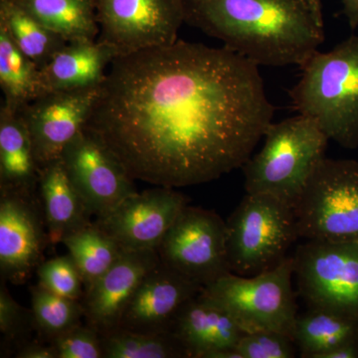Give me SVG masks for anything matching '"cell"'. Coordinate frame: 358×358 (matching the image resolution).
<instances>
[{
	"mask_svg": "<svg viewBox=\"0 0 358 358\" xmlns=\"http://www.w3.org/2000/svg\"><path fill=\"white\" fill-rule=\"evenodd\" d=\"M274 112L255 63L178 40L115 58L85 129L134 179L185 187L243 167Z\"/></svg>",
	"mask_w": 358,
	"mask_h": 358,
	"instance_id": "obj_1",
	"label": "cell"
},
{
	"mask_svg": "<svg viewBox=\"0 0 358 358\" xmlns=\"http://www.w3.org/2000/svg\"><path fill=\"white\" fill-rule=\"evenodd\" d=\"M186 24L266 67L301 66L324 40L305 0H178Z\"/></svg>",
	"mask_w": 358,
	"mask_h": 358,
	"instance_id": "obj_2",
	"label": "cell"
},
{
	"mask_svg": "<svg viewBox=\"0 0 358 358\" xmlns=\"http://www.w3.org/2000/svg\"><path fill=\"white\" fill-rule=\"evenodd\" d=\"M289 90L299 114L312 117L329 140L348 150L358 148V37L327 52L315 51L301 66Z\"/></svg>",
	"mask_w": 358,
	"mask_h": 358,
	"instance_id": "obj_3",
	"label": "cell"
},
{
	"mask_svg": "<svg viewBox=\"0 0 358 358\" xmlns=\"http://www.w3.org/2000/svg\"><path fill=\"white\" fill-rule=\"evenodd\" d=\"M262 150L242 167L245 190L296 206L310 176L326 157L329 138L312 117L299 114L271 122Z\"/></svg>",
	"mask_w": 358,
	"mask_h": 358,
	"instance_id": "obj_4",
	"label": "cell"
},
{
	"mask_svg": "<svg viewBox=\"0 0 358 358\" xmlns=\"http://www.w3.org/2000/svg\"><path fill=\"white\" fill-rule=\"evenodd\" d=\"M293 275V257H286L275 267L251 277L229 273L202 293L225 308L244 334L275 331L294 339L299 315Z\"/></svg>",
	"mask_w": 358,
	"mask_h": 358,
	"instance_id": "obj_5",
	"label": "cell"
},
{
	"mask_svg": "<svg viewBox=\"0 0 358 358\" xmlns=\"http://www.w3.org/2000/svg\"><path fill=\"white\" fill-rule=\"evenodd\" d=\"M294 208L268 194L246 193L226 222V245L231 273L255 275L286 258L296 241Z\"/></svg>",
	"mask_w": 358,
	"mask_h": 358,
	"instance_id": "obj_6",
	"label": "cell"
},
{
	"mask_svg": "<svg viewBox=\"0 0 358 358\" xmlns=\"http://www.w3.org/2000/svg\"><path fill=\"white\" fill-rule=\"evenodd\" d=\"M296 234L358 243V162L324 157L294 207Z\"/></svg>",
	"mask_w": 358,
	"mask_h": 358,
	"instance_id": "obj_7",
	"label": "cell"
},
{
	"mask_svg": "<svg viewBox=\"0 0 358 358\" xmlns=\"http://www.w3.org/2000/svg\"><path fill=\"white\" fill-rule=\"evenodd\" d=\"M293 259L299 293L308 308L358 324V243L308 240Z\"/></svg>",
	"mask_w": 358,
	"mask_h": 358,
	"instance_id": "obj_8",
	"label": "cell"
},
{
	"mask_svg": "<svg viewBox=\"0 0 358 358\" xmlns=\"http://www.w3.org/2000/svg\"><path fill=\"white\" fill-rule=\"evenodd\" d=\"M157 251L164 265L202 288L231 273L226 222L213 211L185 206Z\"/></svg>",
	"mask_w": 358,
	"mask_h": 358,
	"instance_id": "obj_9",
	"label": "cell"
},
{
	"mask_svg": "<svg viewBox=\"0 0 358 358\" xmlns=\"http://www.w3.org/2000/svg\"><path fill=\"white\" fill-rule=\"evenodd\" d=\"M99 40L119 56L178 41L185 23L178 0H96Z\"/></svg>",
	"mask_w": 358,
	"mask_h": 358,
	"instance_id": "obj_10",
	"label": "cell"
},
{
	"mask_svg": "<svg viewBox=\"0 0 358 358\" xmlns=\"http://www.w3.org/2000/svg\"><path fill=\"white\" fill-rule=\"evenodd\" d=\"M61 160L96 218L107 215L136 193L134 179L102 138L84 129L66 145Z\"/></svg>",
	"mask_w": 358,
	"mask_h": 358,
	"instance_id": "obj_11",
	"label": "cell"
},
{
	"mask_svg": "<svg viewBox=\"0 0 358 358\" xmlns=\"http://www.w3.org/2000/svg\"><path fill=\"white\" fill-rule=\"evenodd\" d=\"M48 230L39 192L0 190V274L24 284L44 262Z\"/></svg>",
	"mask_w": 358,
	"mask_h": 358,
	"instance_id": "obj_12",
	"label": "cell"
},
{
	"mask_svg": "<svg viewBox=\"0 0 358 358\" xmlns=\"http://www.w3.org/2000/svg\"><path fill=\"white\" fill-rule=\"evenodd\" d=\"M187 201L173 188L157 186L134 193L94 222L124 251L157 250Z\"/></svg>",
	"mask_w": 358,
	"mask_h": 358,
	"instance_id": "obj_13",
	"label": "cell"
},
{
	"mask_svg": "<svg viewBox=\"0 0 358 358\" xmlns=\"http://www.w3.org/2000/svg\"><path fill=\"white\" fill-rule=\"evenodd\" d=\"M101 86L50 92L21 109L40 169L60 159L66 145L83 131Z\"/></svg>",
	"mask_w": 358,
	"mask_h": 358,
	"instance_id": "obj_14",
	"label": "cell"
},
{
	"mask_svg": "<svg viewBox=\"0 0 358 358\" xmlns=\"http://www.w3.org/2000/svg\"><path fill=\"white\" fill-rule=\"evenodd\" d=\"M159 263L157 250L122 252L117 262L85 291L82 305L86 324L102 336L119 329L141 282Z\"/></svg>",
	"mask_w": 358,
	"mask_h": 358,
	"instance_id": "obj_15",
	"label": "cell"
},
{
	"mask_svg": "<svg viewBox=\"0 0 358 358\" xmlns=\"http://www.w3.org/2000/svg\"><path fill=\"white\" fill-rule=\"evenodd\" d=\"M202 289L160 261L141 282L117 329L143 333L173 331L179 310Z\"/></svg>",
	"mask_w": 358,
	"mask_h": 358,
	"instance_id": "obj_16",
	"label": "cell"
},
{
	"mask_svg": "<svg viewBox=\"0 0 358 358\" xmlns=\"http://www.w3.org/2000/svg\"><path fill=\"white\" fill-rule=\"evenodd\" d=\"M173 331L192 358L235 350L244 334L232 315L202 291L179 310Z\"/></svg>",
	"mask_w": 358,
	"mask_h": 358,
	"instance_id": "obj_17",
	"label": "cell"
},
{
	"mask_svg": "<svg viewBox=\"0 0 358 358\" xmlns=\"http://www.w3.org/2000/svg\"><path fill=\"white\" fill-rule=\"evenodd\" d=\"M117 57L114 47L100 40L68 42L40 69L44 94L101 86Z\"/></svg>",
	"mask_w": 358,
	"mask_h": 358,
	"instance_id": "obj_18",
	"label": "cell"
},
{
	"mask_svg": "<svg viewBox=\"0 0 358 358\" xmlns=\"http://www.w3.org/2000/svg\"><path fill=\"white\" fill-rule=\"evenodd\" d=\"M40 169L22 110L0 107V190L38 192Z\"/></svg>",
	"mask_w": 358,
	"mask_h": 358,
	"instance_id": "obj_19",
	"label": "cell"
},
{
	"mask_svg": "<svg viewBox=\"0 0 358 358\" xmlns=\"http://www.w3.org/2000/svg\"><path fill=\"white\" fill-rule=\"evenodd\" d=\"M38 192L50 244L63 240L93 222L86 202L66 173L61 157L42 167Z\"/></svg>",
	"mask_w": 358,
	"mask_h": 358,
	"instance_id": "obj_20",
	"label": "cell"
},
{
	"mask_svg": "<svg viewBox=\"0 0 358 358\" xmlns=\"http://www.w3.org/2000/svg\"><path fill=\"white\" fill-rule=\"evenodd\" d=\"M30 13L66 42L95 40L100 32L96 0H20Z\"/></svg>",
	"mask_w": 358,
	"mask_h": 358,
	"instance_id": "obj_21",
	"label": "cell"
},
{
	"mask_svg": "<svg viewBox=\"0 0 358 358\" xmlns=\"http://www.w3.org/2000/svg\"><path fill=\"white\" fill-rule=\"evenodd\" d=\"M0 27L6 29L13 43L39 69L67 44L39 22L20 0H0Z\"/></svg>",
	"mask_w": 358,
	"mask_h": 358,
	"instance_id": "obj_22",
	"label": "cell"
},
{
	"mask_svg": "<svg viewBox=\"0 0 358 358\" xmlns=\"http://www.w3.org/2000/svg\"><path fill=\"white\" fill-rule=\"evenodd\" d=\"M358 339V324L324 310H313L298 315L294 341L301 357L320 358L336 346Z\"/></svg>",
	"mask_w": 358,
	"mask_h": 358,
	"instance_id": "obj_23",
	"label": "cell"
},
{
	"mask_svg": "<svg viewBox=\"0 0 358 358\" xmlns=\"http://www.w3.org/2000/svg\"><path fill=\"white\" fill-rule=\"evenodd\" d=\"M0 87L4 103L22 109L44 95L40 69L18 49L4 28L0 27Z\"/></svg>",
	"mask_w": 358,
	"mask_h": 358,
	"instance_id": "obj_24",
	"label": "cell"
},
{
	"mask_svg": "<svg viewBox=\"0 0 358 358\" xmlns=\"http://www.w3.org/2000/svg\"><path fill=\"white\" fill-rule=\"evenodd\" d=\"M62 244L81 273L85 291L93 286L124 251L94 221L66 237Z\"/></svg>",
	"mask_w": 358,
	"mask_h": 358,
	"instance_id": "obj_25",
	"label": "cell"
},
{
	"mask_svg": "<svg viewBox=\"0 0 358 358\" xmlns=\"http://www.w3.org/2000/svg\"><path fill=\"white\" fill-rule=\"evenodd\" d=\"M103 336V358L188 357L173 331L143 333L115 329Z\"/></svg>",
	"mask_w": 358,
	"mask_h": 358,
	"instance_id": "obj_26",
	"label": "cell"
},
{
	"mask_svg": "<svg viewBox=\"0 0 358 358\" xmlns=\"http://www.w3.org/2000/svg\"><path fill=\"white\" fill-rule=\"evenodd\" d=\"M35 329L48 343L82 324L84 308L81 301L71 300L37 285L30 288Z\"/></svg>",
	"mask_w": 358,
	"mask_h": 358,
	"instance_id": "obj_27",
	"label": "cell"
},
{
	"mask_svg": "<svg viewBox=\"0 0 358 358\" xmlns=\"http://www.w3.org/2000/svg\"><path fill=\"white\" fill-rule=\"evenodd\" d=\"M36 273L40 286L52 293L71 300H83V278L69 254L44 261Z\"/></svg>",
	"mask_w": 358,
	"mask_h": 358,
	"instance_id": "obj_28",
	"label": "cell"
},
{
	"mask_svg": "<svg viewBox=\"0 0 358 358\" xmlns=\"http://www.w3.org/2000/svg\"><path fill=\"white\" fill-rule=\"evenodd\" d=\"M294 339L275 331H257L244 334L236 350L242 358H293L296 355Z\"/></svg>",
	"mask_w": 358,
	"mask_h": 358,
	"instance_id": "obj_29",
	"label": "cell"
},
{
	"mask_svg": "<svg viewBox=\"0 0 358 358\" xmlns=\"http://www.w3.org/2000/svg\"><path fill=\"white\" fill-rule=\"evenodd\" d=\"M32 329H35L32 310L23 308L14 300L2 281L0 287V333L7 343H18L21 346L27 343L26 338Z\"/></svg>",
	"mask_w": 358,
	"mask_h": 358,
	"instance_id": "obj_30",
	"label": "cell"
},
{
	"mask_svg": "<svg viewBox=\"0 0 358 358\" xmlns=\"http://www.w3.org/2000/svg\"><path fill=\"white\" fill-rule=\"evenodd\" d=\"M58 358H103L102 334L89 324H79L51 341Z\"/></svg>",
	"mask_w": 358,
	"mask_h": 358,
	"instance_id": "obj_31",
	"label": "cell"
},
{
	"mask_svg": "<svg viewBox=\"0 0 358 358\" xmlns=\"http://www.w3.org/2000/svg\"><path fill=\"white\" fill-rule=\"evenodd\" d=\"M17 358H58L56 348L51 343H44L43 341H28L17 348Z\"/></svg>",
	"mask_w": 358,
	"mask_h": 358,
	"instance_id": "obj_32",
	"label": "cell"
},
{
	"mask_svg": "<svg viewBox=\"0 0 358 358\" xmlns=\"http://www.w3.org/2000/svg\"><path fill=\"white\" fill-rule=\"evenodd\" d=\"M358 339L343 343L324 353L320 358H357Z\"/></svg>",
	"mask_w": 358,
	"mask_h": 358,
	"instance_id": "obj_33",
	"label": "cell"
},
{
	"mask_svg": "<svg viewBox=\"0 0 358 358\" xmlns=\"http://www.w3.org/2000/svg\"><path fill=\"white\" fill-rule=\"evenodd\" d=\"M343 13L350 28L355 30L358 27V0H343Z\"/></svg>",
	"mask_w": 358,
	"mask_h": 358,
	"instance_id": "obj_34",
	"label": "cell"
},
{
	"mask_svg": "<svg viewBox=\"0 0 358 358\" xmlns=\"http://www.w3.org/2000/svg\"><path fill=\"white\" fill-rule=\"evenodd\" d=\"M306 3L310 7L315 20L320 25L324 26V15H322V0H305Z\"/></svg>",
	"mask_w": 358,
	"mask_h": 358,
	"instance_id": "obj_35",
	"label": "cell"
}]
</instances>
